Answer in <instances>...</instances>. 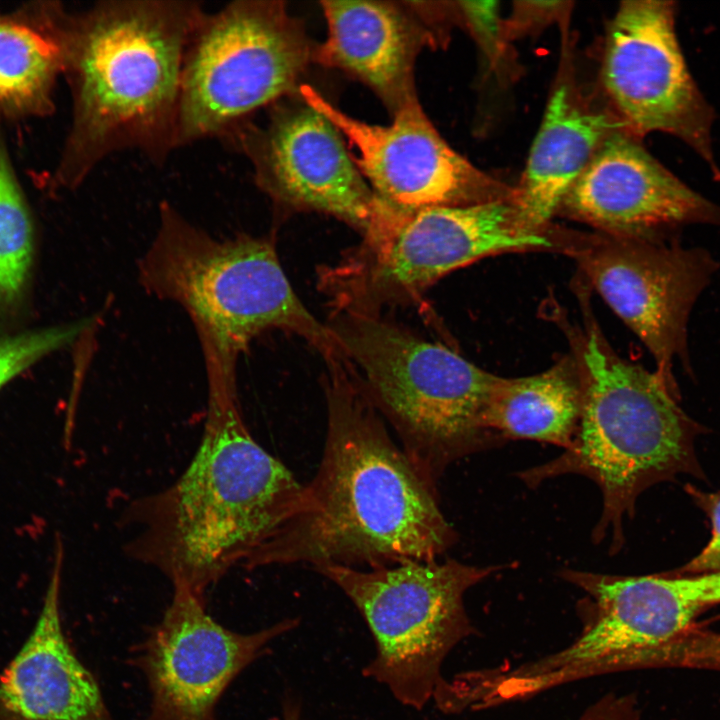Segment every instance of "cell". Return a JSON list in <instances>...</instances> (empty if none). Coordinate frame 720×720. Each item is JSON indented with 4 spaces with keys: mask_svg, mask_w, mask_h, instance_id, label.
I'll list each match as a JSON object with an SVG mask.
<instances>
[{
    "mask_svg": "<svg viewBox=\"0 0 720 720\" xmlns=\"http://www.w3.org/2000/svg\"><path fill=\"white\" fill-rule=\"evenodd\" d=\"M93 322V319L82 320L1 340L0 389L39 359L73 342Z\"/></svg>",
    "mask_w": 720,
    "mask_h": 720,
    "instance_id": "22",
    "label": "cell"
},
{
    "mask_svg": "<svg viewBox=\"0 0 720 720\" xmlns=\"http://www.w3.org/2000/svg\"><path fill=\"white\" fill-rule=\"evenodd\" d=\"M674 1H624L605 44L602 81L624 131L663 132L689 146L720 180L713 149L715 112L686 64Z\"/></svg>",
    "mask_w": 720,
    "mask_h": 720,
    "instance_id": "11",
    "label": "cell"
},
{
    "mask_svg": "<svg viewBox=\"0 0 720 720\" xmlns=\"http://www.w3.org/2000/svg\"><path fill=\"white\" fill-rule=\"evenodd\" d=\"M299 94L338 129L363 177L388 204L419 209L512 197L513 189L450 147L417 96L393 112L391 124L380 126L347 115L309 85L301 84Z\"/></svg>",
    "mask_w": 720,
    "mask_h": 720,
    "instance_id": "12",
    "label": "cell"
},
{
    "mask_svg": "<svg viewBox=\"0 0 720 720\" xmlns=\"http://www.w3.org/2000/svg\"><path fill=\"white\" fill-rule=\"evenodd\" d=\"M706 510L712 523V534L707 545L681 572L699 575L720 572V492L705 497Z\"/></svg>",
    "mask_w": 720,
    "mask_h": 720,
    "instance_id": "25",
    "label": "cell"
},
{
    "mask_svg": "<svg viewBox=\"0 0 720 720\" xmlns=\"http://www.w3.org/2000/svg\"><path fill=\"white\" fill-rule=\"evenodd\" d=\"M326 325L363 391L431 484L453 461L491 441L484 417L499 376L381 315L331 311Z\"/></svg>",
    "mask_w": 720,
    "mask_h": 720,
    "instance_id": "6",
    "label": "cell"
},
{
    "mask_svg": "<svg viewBox=\"0 0 720 720\" xmlns=\"http://www.w3.org/2000/svg\"><path fill=\"white\" fill-rule=\"evenodd\" d=\"M553 247L520 226L511 199L405 209L378 198L359 245L322 266L318 286L331 310L381 315L481 258Z\"/></svg>",
    "mask_w": 720,
    "mask_h": 720,
    "instance_id": "7",
    "label": "cell"
},
{
    "mask_svg": "<svg viewBox=\"0 0 720 720\" xmlns=\"http://www.w3.org/2000/svg\"><path fill=\"white\" fill-rule=\"evenodd\" d=\"M577 720H640L633 694L609 692L589 705Z\"/></svg>",
    "mask_w": 720,
    "mask_h": 720,
    "instance_id": "26",
    "label": "cell"
},
{
    "mask_svg": "<svg viewBox=\"0 0 720 720\" xmlns=\"http://www.w3.org/2000/svg\"><path fill=\"white\" fill-rule=\"evenodd\" d=\"M680 576L694 599L700 605L705 607L720 603V572Z\"/></svg>",
    "mask_w": 720,
    "mask_h": 720,
    "instance_id": "27",
    "label": "cell"
},
{
    "mask_svg": "<svg viewBox=\"0 0 720 720\" xmlns=\"http://www.w3.org/2000/svg\"><path fill=\"white\" fill-rule=\"evenodd\" d=\"M669 668L720 671V632L693 625L668 648Z\"/></svg>",
    "mask_w": 720,
    "mask_h": 720,
    "instance_id": "23",
    "label": "cell"
},
{
    "mask_svg": "<svg viewBox=\"0 0 720 720\" xmlns=\"http://www.w3.org/2000/svg\"><path fill=\"white\" fill-rule=\"evenodd\" d=\"M498 569L435 559L315 571L349 598L372 635L375 654L363 675L400 704L422 710L445 679L446 657L477 633L466 612V592Z\"/></svg>",
    "mask_w": 720,
    "mask_h": 720,
    "instance_id": "8",
    "label": "cell"
},
{
    "mask_svg": "<svg viewBox=\"0 0 720 720\" xmlns=\"http://www.w3.org/2000/svg\"><path fill=\"white\" fill-rule=\"evenodd\" d=\"M312 54L282 1L238 0L205 12L183 59L175 148L226 139L253 112L293 92Z\"/></svg>",
    "mask_w": 720,
    "mask_h": 720,
    "instance_id": "9",
    "label": "cell"
},
{
    "mask_svg": "<svg viewBox=\"0 0 720 720\" xmlns=\"http://www.w3.org/2000/svg\"><path fill=\"white\" fill-rule=\"evenodd\" d=\"M583 402V382L568 360L541 373L498 380L485 412L486 429L507 439L547 442L568 449Z\"/></svg>",
    "mask_w": 720,
    "mask_h": 720,
    "instance_id": "19",
    "label": "cell"
},
{
    "mask_svg": "<svg viewBox=\"0 0 720 720\" xmlns=\"http://www.w3.org/2000/svg\"><path fill=\"white\" fill-rule=\"evenodd\" d=\"M138 279L151 295L181 306L199 340L237 358L272 329L300 336L324 360L341 355L326 323L293 290L270 238H214L163 202Z\"/></svg>",
    "mask_w": 720,
    "mask_h": 720,
    "instance_id": "5",
    "label": "cell"
},
{
    "mask_svg": "<svg viewBox=\"0 0 720 720\" xmlns=\"http://www.w3.org/2000/svg\"><path fill=\"white\" fill-rule=\"evenodd\" d=\"M583 363L582 410L571 446L520 476L533 485L566 473L592 479L603 498L594 536L602 540L610 532L616 549L640 493L694 466L696 424L655 371L618 357L594 330Z\"/></svg>",
    "mask_w": 720,
    "mask_h": 720,
    "instance_id": "4",
    "label": "cell"
},
{
    "mask_svg": "<svg viewBox=\"0 0 720 720\" xmlns=\"http://www.w3.org/2000/svg\"><path fill=\"white\" fill-rule=\"evenodd\" d=\"M460 10L471 31L480 42L482 49L491 60L498 59L503 50L504 28L500 23L496 2L464 1L459 2Z\"/></svg>",
    "mask_w": 720,
    "mask_h": 720,
    "instance_id": "24",
    "label": "cell"
},
{
    "mask_svg": "<svg viewBox=\"0 0 720 720\" xmlns=\"http://www.w3.org/2000/svg\"><path fill=\"white\" fill-rule=\"evenodd\" d=\"M199 2L110 0L63 17L73 120L58 178L74 187L106 157L137 150L161 163L175 150L183 59Z\"/></svg>",
    "mask_w": 720,
    "mask_h": 720,
    "instance_id": "3",
    "label": "cell"
},
{
    "mask_svg": "<svg viewBox=\"0 0 720 720\" xmlns=\"http://www.w3.org/2000/svg\"><path fill=\"white\" fill-rule=\"evenodd\" d=\"M612 126L606 115L582 104L568 83L558 84L513 189L511 202L521 227L542 232Z\"/></svg>",
    "mask_w": 720,
    "mask_h": 720,
    "instance_id": "18",
    "label": "cell"
},
{
    "mask_svg": "<svg viewBox=\"0 0 720 720\" xmlns=\"http://www.w3.org/2000/svg\"><path fill=\"white\" fill-rule=\"evenodd\" d=\"M249 159L259 188L281 208L333 216L361 235L378 197L342 134L303 101L273 111L264 126L248 122L226 139Z\"/></svg>",
    "mask_w": 720,
    "mask_h": 720,
    "instance_id": "14",
    "label": "cell"
},
{
    "mask_svg": "<svg viewBox=\"0 0 720 720\" xmlns=\"http://www.w3.org/2000/svg\"><path fill=\"white\" fill-rule=\"evenodd\" d=\"M63 549L26 641L0 675V720H115L93 674L71 648L61 621Z\"/></svg>",
    "mask_w": 720,
    "mask_h": 720,
    "instance_id": "16",
    "label": "cell"
},
{
    "mask_svg": "<svg viewBox=\"0 0 720 720\" xmlns=\"http://www.w3.org/2000/svg\"><path fill=\"white\" fill-rule=\"evenodd\" d=\"M207 409L199 445L170 485L130 500L120 513L131 560L205 600L232 568L261 556L301 507L304 486L252 436L242 413L234 357L201 345Z\"/></svg>",
    "mask_w": 720,
    "mask_h": 720,
    "instance_id": "1",
    "label": "cell"
},
{
    "mask_svg": "<svg viewBox=\"0 0 720 720\" xmlns=\"http://www.w3.org/2000/svg\"><path fill=\"white\" fill-rule=\"evenodd\" d=\"M560 207L611 236L663 238L690 225L720 227V206L625 131L603 141Z\"/></svg>",
    "mask_w": 720,
    "mask_h": 720,
    "instance_id": "15",
    "label": "cell"
},
{
    "mask_svg": "<svg viewBox=\"0 0 720 720\" xmlns=\"http://www.w3.org/2000/svg\"><path fill=\"white\" fill-rule=\"evenodd\" d=\"M33 224L0 143V315L20 305L33 258Z\"/></svg>",
    "mask_w": 720,
    "mask_h": 720,
    "instance_id": "21",
    "label": "cell"
},
{
    "mask_svg": "<svg viewBox=\"0 0 720 720\" xmlns=\"http://www.w3.org/2000/svg\"><path fill=\"white\" fill-rule=\"evenodd\" d=\"M135 654L150 703L142 720H214L217 704L234 679L270 644L300 624L285 618L252 633L222 626L205 601L183 586Z\"/></svg>",
    "mask_w": 720,
    "mask_h": 720,
    "instance_id": "13",
    "label": "cell"
},
{
    "mask_svg": "<svg viewBox=\"0 0 720 720\" xmlns=\"http://www.w3.org/2000/svg\"><path fill=\"white\" fill-rule=\"evenodd\" d=\"M282 716L283 720H302L299 703L291 697H286L282 705Z\"/></svg>",
    "mask_w": 720,
    "mask_h": 720,
    "instance_id": "28",
    "label": "cell"
},
{
    "mask_svg": "<svg viewBox=\"0 0 720 720\" xmlns=\"http://www.w3.org/2000/svg\"><path fill=\"white\" fill-rule=\"evenodd\" d=\"M594 288L652 355L657 376L680 396L675 368L694 377L688 326L720 263L701 247L662 237H592L570 248Z\"/></svg>",
    "mask_w": 720,
    "mask_h": 720,
    "instance_id": "10",
    "label": "cell"
},
{
    "mask_svg": "<svg viewBox=\"0 0 720 720\" xmlns=\"http://www.w3.org/2000/svg\"><path fill=\"white\" fill-rule=\"evenodd\" d=\"M61 18L47 30L0 16V109L16 115L48 112L51 91L64 72Z\"/></svg>",
    "mask_w": 720,
    "mask_h": 720,
    "instance_id": "20",
    "label": "cell"
},
{
    "mask_svg": "<svg viewBox=\"0 0 720 720\" xmlns=\"http://www.w3.org/2000/svg\"><path fill=\"white\" fill-rule=\"evenodd\" d=\"M322 458L294 517L258 568L302 564L373 569L430 561L456 542L425 479L391 437L344 358L324 360Z\"/></svg>",
    "mask_w": 720,
    "mask_h": 720,
    "instance_id": "2",
    "label": "cell"
},
{
    "mask_svg": "<svg viewBox=\"0 0 720 720\" xmlns=\"http://www.w3.org/2000/svg\"><path fill=\"white\" fill-rule=\"evenodd\" d=\"M327 37L312 61L364 82L393 112L416 97L413 69L430 41L416 8L386 1H322Z\"/></svg>",
    "mask_w": 720,
    "mask_h": 720,
    "instance_id": "17",
    "label": "cell"
}]
</instances>
